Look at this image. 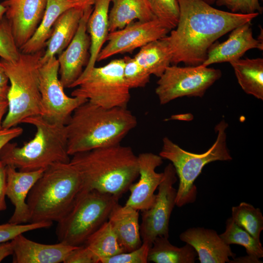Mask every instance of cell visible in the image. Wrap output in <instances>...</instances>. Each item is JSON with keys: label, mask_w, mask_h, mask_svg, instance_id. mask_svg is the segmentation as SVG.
Wrapping results in <instances>:
<instances>
[{"label": "cell", "mask_w": 263, "mask_h": 263, "mask_svg": "<svg viewBox=\"0 0 263 263\" xmlns=\"http://www.w3.org/2000/svg\"><path fill=\"white\" fill-rule=\"evenodd\" d=\"M179 16L168 36L171 64L202 65L209 47L221 37L256 18L259 13L241 14L213 7L204 0H177Z\"/></svg>", "instance_id": "obj_1"}, {"label": "cell", "mask_w": 263, "mask_h": 263, "mask_svg": "<svg viewBox=\"0 0 263 263\" xmlns=\"http://www.w3.org/2000/svg\"><path fill=\"white\" fill-rule=\"evenodd\" d=\"M70 162L81 178L79 194L96 190L120 198L139 176L137 156L120 143L77 153Z\"/></svg>", "instance_id": "obj_2"}, {"label": "cell", "mask_w": 263, "mask_h": 263, "mask_svg": "<svg viewBox=\"0 0 263 263\" xmlns=\"http://www.w3.org/2000/svg\"><path fill=\"white\" fill-rule=\"evenodd\" d=\"M127 107L106 108L89 101L73 112L65 127L70 156L120 144L137 125Z\"/></svg>", "instance_id": "obj_3"}, {"label": "cell", "mask_w": 263, "mask_h": 263, "mask_svg": "<svg viewBox=\"0 0 263 263\" xmlns=\"http://www.w3.org/2000/svg\"><path fill=\"white\" fill-rule=\"evenodd\" d=\"M21 123L34 126V137L22 146L7 143L0 150V161L20 171L45 169L70 161L65 125L49 122L40 115L28 117Z\"/></svg>", "instance_id": "obj_4"}, {"label": "cell", "mask_w": 263, "mask_h": 263, "mask_svg": "<svg viewBox=\"0 0 263 263\" xmlns=\"http://www.w3.org/2000/svg\"><path fill=\"white\" fill-rule=\"evenodd\" d=\"M81 188L79 174L70 162L50 166L28 195L29 223L58 222L72 208Z\"/></svg>", "instance_id": "obj_5"}, {"label": "cell", "mask_w": 263, "mask_h": 263, "mask_svg": "<svg viewBox=\"0 0 263 263\" xmlns=\"http://www.w3.org/2000/svg\"><path fill=\"white\" fill-rule=\"evenodd\" d=\"M44 51V49L32 54L20 52L15 62L0 60L10 83L7 94L8 111L2 122V128L16 127L28 117L41 115L39 70Z\"/></svg>", "instance_id": "obj_6"}, {"label": "cell", "mask_w": 263, "mask_h": 263, "mask_svg": "<svg viewBox=\"0 0 263 263\" xmlns=\"http://www.w3.org/2000/svg\"><path fill=\"white\" fill-rule=\"evenodd\" d=\"M228 125L221 120L215 127L217 138L212 146L202 153H194L181 148L167 137L163 139L159 155L171 162L179 183L176 197V206L182 207L195 202L197 188L194 182L204 166L216 161H229L232 158L226 145V129Z\"/></svg>", "instance_id": "obj_7"}, {"label": "cell", "mask_w": 263, "mask_h": 263, "mask_svg": "<svg viewBox=\"0 0 263 263\" xmlns=\"http://www.w3.org/2000/svg\"><path fill=\"white\" fill-rule=\"evenodd\" d=\"M119 198L92 190L79 194L74 205L57 222L56 235L59 242L81 246L105 222Z\"/></svg>", "instance_id": "obj_8"}, {"label": "cell", "mask_w": 263, "mask_h": 263, "mask_svg": "<svg viewBox=\"0 0 263 263\" xmlns=\"http://www.w3.org/2000/svg\"><path fill=\"white\" fill-rule=\"evenodd\" d=\"M123 58L114 59L103 66H94L84 77L77 80L72 96L83 97L99 106L127 107L131 90L123 75Z\"/></svg>", "instance_id": "obj_9"}, {"label": "cell", "mask_w": 263, "mask_h": 263, "mask_svg": "<svg viewBox=\"0 0 263 263\" xmlns=\"http://www.w3.org/2000/svg\"><path fill=\"white\" fill-rule=\"evenodd\" d=\"M221 76L220 70L202 65H169L159 77L155 94L161 105L184 96L202 97Z\"/></svg>", "instance_id": "obj_10"}, {"label": "cell", "mask_w": 263, "mask_h": 263, "mask_svg": "<svg viewBox=\"0 0 263 263\" xmlns=\"http://www.w3.org/2000/svg\"><path fill=\"white\" fill-rule=\"evenodd\" d=\"M58 71L59 63L56 56L40 66V115L50 122L65 125L75 110L87 100L66 94L58 78Z\"/></svg>", "instance_id": "obj_11"}, {"label": "cell", "mask_w": 263, "mask_h": 263, "mask_svg": "<svg viewBox=\"0 0 263 263\" xmlns=\"http://www.w3.org/2000/svg\"><path fill=\"white\" fill-rule=\"evenodd\" d=\"M163 172L164 178L157 188L153 205L141 213L140 232L142 243L150 246L158 236L169 238V219L176 206L177 189L173 185L177 181V177L172 164H168Z\"/></svg>", "instance_id": "obj_12"}, {"label": "cell", "mask_w": 263, "mask_h": 263, "mask_svg": "<svg viewBox=\"0 0 263 263\" xmlns=\"http://www.w3.org/2000/svg\"><path fill=\"white\" fill-rule=\"evenodd\" d=\"M171 30L157 19L147 21H133L124 28L109 32L106 45L97 61L115 55L131 53L146 44L167 36Z\"/></svg>", "instance_id": "obj_13"}, {"label": "cell", "mask_w": 263, "mask_h": 263, "mask_svg": "<svg viewBox=\"0 0 263 263\" xmlns=\"http://www.w3.org/2000/svg\"><path fill=\"white\" fill-rule=\"evenodd\" d=\"M93 6L85 8L77 30L66 48L58 55L59 80L64 88H71L86 67L90 58L91 40L87 24Z\"/></svg>", "instance_id": "obj_14"}, {"label": "cell", "mask_w": 263, "mask_h": 263, "mask_svg": "<svg viewBox=\"0 0 263 263\" xmlns=\"http://www.w3.org/2000/svg\"><path fill=\"white\" fill-rule=\"evenodd\" d=\"M4 17L19 49L32 36L44 14L46 0H5Z\"/></svg>", "instance_id": "obj_15"}, {"label": "cell", "mask_w": 263, "mask_h": 263, "mask_svg": "<svg viewBox=\"0 0 263 263\" xmlns=\"http://www.w3.org/2000/svg\"><path fill=\"white\" fill-rule=\"evenodd\" d=\"M139 179L130 187V195L125 205L138 211L150 208L153 205L156 194L154 192L164 178V172L156 169L163 163V158L152 152L137 155Z\"/></svg>", "instance_id": "obj_16"}, {"label": "cell", "mask_w": 263, "mask_h": 263, "mask_svg": "<svg viewBox=\"0 0 263 263\" xmlns=\"http://www.w3.org/2000/svg\"><path fill=\"white\" fill-rule=\"evenodd\" d=\"M228 38L221 43H214L208 49L204 66L241 58L252 49L263 50V41L253 37L250 22L242 24L230 31Z\"/></svg>", "instance_id": "obj_17"}, {"label": "cell", "mask_w": 263, "mask_h": 263, "mask_svg": "<svg viewBox=\"0 0 263 263\" xmlns=\"http://www.w3.org/2000/svg\"><path fill=\"white\" fill-rule=\"evenodd\" d=\"M44 170L20 171L11 166H6V196L15 207L8 223L16 225L29 223L30 214L26 200Z\"/></svg>", "instance_id": "obj_18"}, {"label": "cell", "mask_w": 263, "mask_h": 263, "mask_svg": "<svg viewBox=\"0 0 263 263\" xmlns=\"http://www.w3.org/2000/svg\"><path fill=\"white\" fill-rule=\"evenodd\" d=\"M179 238L194 248L201 263H229V258L236 256L230 245L212 229L190 228L181 233Z\"/></svg>", "instance_id": "obj_19"}, {"label": "cell", "mask_w": 263, "mask_h": 263, "mask_svg": "<svg viewBox=\"0 0 263 263\" xmlns=\"http://www.w3.org/2000/svg\"><path fill=\"white\" fill-rule=\"evenodd\" d=\"M14 263H63L69 253L77 246L59 242L53 244H40L20 234L12 240Z\"/></svg>", "instance_id": "obj_20"}, {"label": "cell", "mask_w": 263, "mask_h": 263, "mask_svg": "<svg viewBox=\"0 0 263 263\" xmlns=\"http://www.w3.org/2000/svg\"><path fill=\"white\" fill-rule=\"evenodd\" d=\"M139 211L118 203L112 209L108 221L124 252L139 248L142 244L139 223Z\"/></svg>", "instance_id": "obj_21"}, {"label": "cell", "mask_w": 263, "mask_h": 263, "mask_svg": "<svg viewBox=\"0 0 263 263\" xmlns=\"http://www.w3.org/2000/svg\"><path fill=\"white\" fill-rule=\"evenodd\" d=\"M80 7L71 8L63 12L55 22L46 42V50L40 59L41 64L61 53L74 38L84 10Z\"/></svg>", "instance_id": "obj_22"}, {"label": "cell", "mask_w": 263, "mask_h": 263, "mask_svg": "<svg viewBox=\"0 0 263 263\" xmlns=\"http://www.w3.org/2000/svg\"><path fill=\"white\" fill-rule=\"evenodd\" d=\"M111 2L112 0H94L87 24V31L91 40L90 58L78 79L86 76L95 66L98 55L107 41L109 33V12Z\"/></svg>", "instance_id": "obj_23"}, {"label": "cell", "mask_w": 263, "mask_h": 263, "mask_svg": "<svg viewBox=\"0 0 263 263\" xmlns=\"http://www.w3.org/2000/svg\"><path fill=\"white\" fill-rule=\"evenodd\" d=\"M73 7H79L70 0H46L45 10L38 26L31 38L19 49L20 52L32 54L44 49L57 18Z\"/></svg>", "instance_id": "obj_24"}, {"label": "cell", "mask_w": 263, "mask_h": 263, "mask_svg": "<svg viewBox=\"0 0 263 263\" xmlns=\"http://www.w3.org/2000/svg\"><path fill=\"white\" fill-rule=\"evenodd\" d=\"M109 12V32L124 28L135 21H147L156 19L148 0H112Z\"/></svg>", "instance_id": "obj_25"}, {"label": "cell", "mask_w": 263, "mask_h": 263, "mask_svg": "<svg viewBox=\"0 0 263 263\" xmlns=\"http://www.w3.org/2000/svg\"><path fill=\"white\" fill-rule=\"evenodd\" d=\"M133 57L150 75L160 77L171 64L172 51L168 36L143 46Z\"/></svg>", "instance_id": "obj_26"}, {"label": "cell", "mask_w": 263, "mask_h": 263, "mask_svg": "<svg viewBox=\"0 0 263 263\" xmlns=\"http://www.w3.org/2000/svg\"><path fill=\"white\" fill-rule=\"evenodd\" d=\"M238 82L247 94L263 100V59H238L229 62Z\"/></svg>", "instance_id": "obj_27"}, {"label": "cell", "mask_w": 263, "mask_h": 263, "mask_svg": "<svg viewBox=\"0 0 263 263\" xmlns=\"http://www.w3.org/2000/svg\"><path fill=\"white\" fill-rule=\"evenodd\" d=\"M197 254L187 244L182 247L172 244L168 238L157 237L149 249L148 261L155 263H194Z\"/></svg>", "instance_id": "obj_28"}, {"label": "cell", "mask_w": 263, "mask_h": 263, "mask_svg": "<svg viewBox=\"0 0 263 263\" xmlns=\"http://www.w3.org/2000/svg\"><path fill=\"white\" fill-rule=\"evenodd\" d=\"M84 245L97 257L99 263L102 258L124 252L108 221L94 232L87 239Z\"/></svg>", "instance_id": "obj_29"}, {"label": "cell", "mask_w": 263, "mask_h": 263, "mask_svg": "<svg viewBox=\"0 0 263 263\" xmlns=\"http://www.w3.org/2000/svg\"><path fill=\"white\" fill-rule=\"evenodd\" d=\"M219 235L228 245H240L245 248L247 255L259 259L263 257V247L261 242L257 241L247 231L236 224L231 217L226 220L225 229Z\"/></svg>", "instance_id": "obj_30"}, {"label": "cell", "mask_w": 263, "mask_h": 263, "mask_svg": "<svg viewBox=\"0 0 263 263\" xmlns=\"http://www.w3.org/2000/svg\"><path fill=\"white\" fill-rule=\"evenodd\" d=\"M234 222L260 241V234L263 230V216L261 209L249 203L241 202L231 209Z\"/></svg>", "instance_id": "obj_31"}, {"label": "cell", "mask_w": 263, "mask_h": 263, "mask_svg": "<svg viewBox=\"0 0 263 263\" xmlns=\"http://www.w3.org/2000/svg\"><path fill=\"white\" fill-rule=\"evenodd\" d=\"M156 19L169 29H174L178 23L179 7L177 0H148Z\"/></svg>", "instance_id": "obj_32"}, {"label": "cell", "mask_w": 263, "mask_h": 263, "mask_svg": "<svg viewBox=\"0 0 263 263\" xmlns=\"http://www.w3.org/2000/svg\"><path fill=\"white\" fill-rule=\"evenodd\" d=\"M124 61L123 75L130 89L144 87L150 81V75L134 57L126 56Z\"/></svg>", "instance_id": "obj_33"}, {"label": "cell", "mask_w": 263, "mask_h": 263, "mask_svg": "<svg viewBox=\"0 0 263 263\" xmlns=\"http://www.w3.org/2000/svg\"><path fill=\"white\" fill-rule=\"evenodd\" d=\"M20 54L6 19L0 25V56L4 60L15 62Z\"/></svg>", "instance_id": "obj_34"}, {"label": "cell", "mask_w": 263, "mask_h": 263, "mask_svg": "<svg viewBox=\"0 0 263 263\" xmlns=\"http://www.w3.org/2000/svg\"><path fill=\"white\" fill-rule=\"evenodd\" d=\"M52 225V222H50L29 223L26 224L18 225L8 223L0 225V243L10 241L17 236L26 232L48 228Z\"/></svg>", "instance_id": "obj_35"}, {"label": "cell", "mask_w": 263, "mask_h": 263, "mask_svg": "<svg viewBox=\"0 0 263 263\" xmlns=\"http://www.w3.org/2000/svg\"><path fill=\"white\" fill-rule=\"evenodd\" d=\"M150 246L142 243L136 249L122 252L108 258H102L100 263H147L149 250Z\"/></svg>", "instance_id": "obj_36"}, {"label": "cell", "mask_w": 263, "mask_h": 263, "mask_svg": "<svg viewBox=\"0 0 263 263\" xmlns=\"http://www.w3.org/2000/svg\"><path fill=\"white\" fill-rule=\"evenodd\" d=\"M215 3L219 6L227 7L232 13L247 14L263 12L259 0H216Z\"/></svg>", "instance_id": "obj_37"}, {"label": "cell", "mask_w": 263, "mask_h": 263, "mask_svg": "<svg viewBox=\"0 0 263 263\" xmlns=\"http://www.w3.org/2000/svg\"><path fill=\"white\" fill-rule=\"evenodd\" d=\"M64 263H98L97 257L86 245L73 249L65 259Z\"/></svg>", "instance_id": "obj_38"}, {"label": "cell", "mask_w": 263, "mask_h": 263, "mask_svg": "<svg viewBox=\"0 0 263 263\" xmlns=\"http://www.w3.org/2000/svg\"><path fill=\"white\" fill-rule=\"evenodd\" d=\"M22 132L23 129L20 127L0 130V150L7 143L20 135Z\"/></svg>", "instance_id": "obj_39"}, {"label": "cell", "mask_w": 263, "mask_h": 263, "mask_svg": "<svg viewBox=\"0 0 263 263\" xmlns=\"http://www.w3.org/2000/svg\"><path fill=\"white\" fill-rule=\"evenodd\" d=\"M6 188V166L0 161V211L6 209L5 202Z\"/></svg>", "instance_id": "obj_40"}, {"label": "cell", "mask_w": 263, "mask_h": 263, "mask_svg": "<svg viewBox=\"0 0 263 263\" xmlns=\"http://www.w3.org/2000/svg\"><path fill=\"white\" fill-rule=\"evenodd\" d=\"M14 253L13 244L12 240L0 243V262L7 256Z\"/></svg>", "instance_id": "obj_41"}, {"label": "cell", "mask_w": 263, "mask_h": 263, "mask_svg": "<svg viewBox=\"0 0 263 263\" xmlns=\"http://www.w3.org/2000/svg\"><path fill=\"white\" fill-rule=\"evenodd\" d=\"M262 263L259 258L251 255H247L245 256L238 258H234L233 260H230L229 263Z\"/></svg>", "instance_id": "obj_42"}, {"label": "cell", "mask_w": 263, "mask_h": 263, "mask_svg": "<svg viewBox=\"0 0 263 263\" xmlns=\"http://www.w3.org/2000/svg\"><path fill=\"white\" fill-rule=\"evenodd\" d=\"M8 101L0 102V130L2 129V118L8 111Z\"/></svg>", "instance_id": "obj_43"}, {"label": "cell", "mask_w": 263, "mask_h": 263, "mask_svg": "<svg viewBox=\"0 0 263 263\" xmlns=\"http://www.w3.org/2000/svg\"><path fill=\"white\" fill-rule=\"evenodd\" d=\"M8 78L5 70L0 63V87H6L8 85Z\"/></svg>", "instance_id": "obj_44"}, {"label": "cell", "mask_w": 263, "mask_h": 263, "mask_svg": "<svg viewBox=\"0 0 263 263\" xmlns=\"http://www.w3.org/2000/svg\"><path fill=\"white\" fill-rule=\"evenodd\" d=\"M75 3L78 7L85 9L89 6H93L94 0H70Z\"/></svg>", "instance_id": "obj_45"}, {"label": "cell", "mask_w": 263, "mask_h": 263, "mask_svg": "<svg viewBox=\"0 0 263 263\" xmlns=\"http://www.w3.org/2000/svg\"><path fill=\"white\" fill-rule=\"evenodd\" d=\"M9 86L0 87V102L7 101V94Z\"/></svg>", "instance_id": "obj_46"}, {"label": "cell", "mask_w": 263, "mask_h": 263, "mask_svg": "<svg viewBox=\"0 0 263 263\" xmlns=\"http://www.w3.org/2000/svg\"><path fill=\"white\" fill-rule=\"evenodd\" d=\"M5 12V7L0 3V25L5 19L4 15Z\"/></svg>", "instance_id": "obj_47"}, {"label": "cell", "mask_w": 263, "mask_h": 263, "mask_svg": "<svg viewBox=\"0 0 263 263\" xmlns=\"http://www.w3.org/2000/svg\"><path fill=\"white\" fill-rule=\"evenodd\" d=\"M206 2L209 4H212L215 2L216 0H204Z\"/></svg>", "instance_id": "obj_48"}]
</instances>
